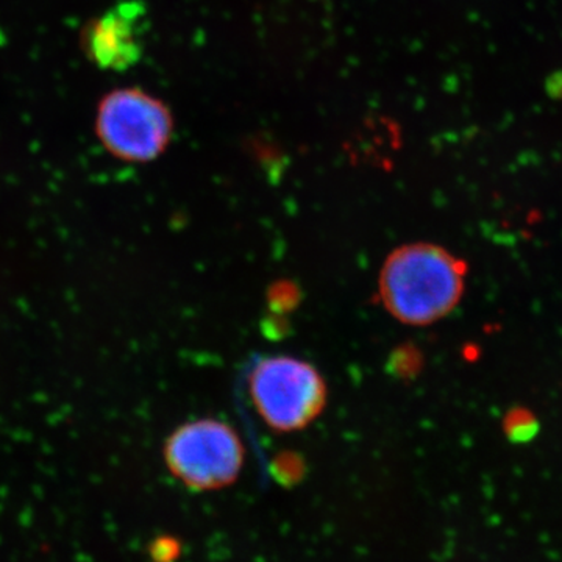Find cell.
Returning <instances> with one entry per match:
<instances>
[{
  "label": "cell",
  "mask_w": 562,
  "mask_h": 562,
  "mask_svg": "<svg viewBox=\"0 0 562 562\" xmlns=\"http://www.w3.org/2000/svg\"><path fill=\"white\" fill-rule=\"evenodd\" d=\"M464 265L435 244H409L392 251L380 273L387 313L406 325H430L461 301Z\"/></svg>",
  "instance_id": "obj_1"
},
{
  "label": "cell",
  "mask_w": 562,
  "mask_h": 562,
  "mask_svg": "<svg viewBox=\"0 0 562 562\" xmlns=\"http://www.w3.org/2000/svg\"><path fill=\"white\" fill-rule=\"evenodd\" d=\"M251 403L277 431H297L312 424L325 406L327 387L319 371L294 357H265L249 373Z\"/></svg>",
  "instance_id": "obj_2"
},
{
  "label": "cell",
  "mask_w": 562,
  "mask_h": 562,
  "mask_svg": "<svg viewBox=\"0 0 562 562\" xmlns=\"http://www.w3.org/2000/svg\"><path fill=\"white\" fill-rule=\"evenodd\" d=\"M95 133L117 160L149 162L171 144L173 117L169 106L149 92L121 88L99 103Z\"/></svg>",
  "instance_id": "obj_3"
},
{
  "label": "cell",
  "mask_w": 562,
  "mask_h": 562,
  "mask_svg": "<svg viewBox=\"0 0 562 562\" xmlns=\"http://www.w3.org/2000/svg\"><path fill=\"white\" fill-rule=\"evenodd\" d=\"M169 471L194 491H214L238 479L244 446L231 425L202 419L181 425L165 443Z\"/></svg>",
  "instance_id": "obj_4"
},
{
  "label": "cell",
  "mask_w": 562,
  "mask_h": 562,
  "mask_svg": "<svg viewBox=\"0 0 562 562\" xmlns=\"http://www.w3.org/2000/svg\"><path fill=\"white\" fill-rule=\"evenodd\" d=\"M147 29L143 3L122 2L87 25L83 49L99 68L127 70L143 58Z\"/></svg>",
  "instance_id": "obj_5"
},
{
  "label": "cell",
  "mask_w": 562,
  "mask_h": 562,
  "mask_svg": "<svg viewBox=\"0 0 562 562\" xmlns=\"http://www.w3.org/2000/svg\"><path fill=\"white\" fill-rule=\"evenodd\" d=\"M177 547L176 542L171 539H161V541L155 542L151 547V554L158 562H168L176 557Z\"/></svg>",
  "instance_id": "obj_6"
}]
</instances>
